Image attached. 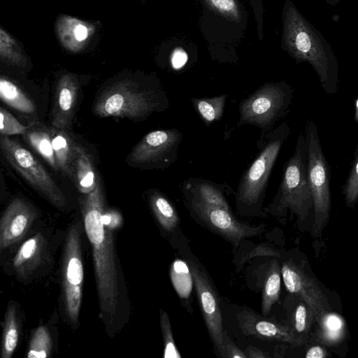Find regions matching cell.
Here are the masks:
<instances>
[{
  "instance_id": "6da1fadb",
  "label": "cell",
  "mask_w": 358,
  "mask_h": 358,
  "mask_svg": "<svg viewBox=\"0 0 358 358\" xmlns=\"http://www.w3.org/2000/svg\"><path fill=\"white\" fill-rule=\"evenodd\" d=\"M84 227L92 246L100 316L109 335L117 327L122 285L112 229L103 222L104 200L100 183L81 201Z\"/></svg>"
},
{
  "instance_id": "7a4b0ae2",
  "label": "cell",
  "mask_w": 358,
  "mask_h": 358,
  "mask_svg": "<svg viewBox=\"0 0 358 358\" xmlns=\"http://www.w3.org/2000/svg\"><path fill=\"white\" fill-rule=\"evenodd\" d=\"M282 43L297 63L311 65L327 94L338 92V65L331 45L290 1L283 13Z\"/></svg>"
},
{
  "instance_id": "3957f363",
  "label": "cell",
  "mask_w": 358,
  "mask_h": 358,
  "mask_svg": "<svg viewBox=\"0 0 358 358\" xmlns=\"http://www.w3.org/2000/svg\"><path fill=\"white\" fill-rule=\"evenodd\" d=\"M290 133L289 125L283 122L265 136L257 157L242 175L235 192L236 208L239 215L268 217L263 202L268 178L281 148Z\"/></svg>"
},
{
  "instance_id": "277c9868",
  "label": "cell",
  "mask_w": 358,
  "mask_h": 358,
  "mask_svg": "<svg viewBox=\"0 0 358 358\" xmlns=\"http://www.w3.org/2000/svg\"><path fill=\"white\" fill-rule=\"evenodd\" d=\"M307 145L305 135L297 138L294 152L285 163L280 185L272 201L265 208L268 215L282 221L287 213L303 222L313 208L307 176Z\"/></svg>"
},
{
  "instance_id": "5b68a950",
  "label": "cell",
  "mask_w": 358,
  "mask_h": 358,
  "mask_svg": "<svg viewBox=\"0 0 358 358\" xmlns=\"http://www.w3.org/2000/svg\"><path fill=\"white\" fill-rule=\"evenodd\" d=\"M169 102L165 92L122 80L107 89L96 101L94 113L100 117L141 119L166 110Z\"/></svg>"
},
{
  "instance_id": "8992f818",
  "label": "cell",
  "mask_w": 358,
  "mask_h": 358,
  "mask_svg": "<svg viewBox=\"0 0 358 358\" xmlns=\"http://www.w3.org/2000/svg\"><path fill=\"white\" fill-rule=\"evenodd\" d=\"M293 94L292 87L285 81L262 85L241 101L237 126L250 124L259 128L261 135L257 143L259 148L275 122L288 113Z\"/></svg>"
},
{
  "instance_id": "52a82bcc",
  "label": "cell",
  "mask_w": 358,
  "mask_h": 358,
  "mask_svg": "<svg viewBox=\"0 0 358 358\" xmlns=\"http://www.w3.org/2000/svg\"><path fill=\"white\" fill-rule=\"evenodd\" d=\"M305 131L307 176L314 213L312 231L315 236H320L331 210V171L322 149L318 127L313 120L307 121Z\"/></svg>"
},
{
  "instance_id": "ba28073f",
  "label": "cell",
  "mask_w": 358,
  "mask_h": 358,
  "mask_svg": "<svg viewBox=\"0 0 358 358\" xmlns=\"http://www.w3.org/2000/svg\"><path fill=\"white\" fill-rule=\"evenodd\" d=\"M176 249L192 273L198 304L214 348L223 357L224 336L227 331L224 327L222 302L216 287L204 266L192 252L187 241Z\"/></svg>"
},
{
  "instance_id": "9c48e42d",
  "label": "cell",
  "mask_w": 358,
  "mask_h": 358,
  "mask_svg": "<svg viewBox=\"0 0 358 358\" xmlns=\"http://www.w3.org/2000/svg\"><path fill=\"white\" fill-rule=\"evenodd\" d=\"M191 217L200 225L223 238L233 246V253L247 238L262 235L266 225L257 226L238 220L231 209L210 206L193 199L183 197Z\"/></svg>"
},
{
  "instance_id": "30bf717a",
  "label": "cell",
  "mask_w": 358,
  "mask_h": 358,
  "mask_svg": "<svg viewBox=\"0 0 358 358\" xmlns=\"http://www.w3.org/2000/svg\"><path fill=\"white\" fill-rule=\"evenodd\" d=\"M1 150L12 166L52 204L62 208L66 198L46 170L26 148L8 136H1Z\"/></svg>"
},
{
  "instance_id": "8fae6325",
  "label": "cell",
  "mask_w": 358,
  "mask_h": 358,
  "mask_svg": "<svg viewBox=\"0 0 358 358\" xmlns=\"http://www.w3.org/2000/svg\"><path fill=\"white\" fill-rule=\"evenodd\" d=\"M80 227L68 231L63 259V295L65 313L70 323L78 325L83 298L84 268Z\"/></svg>"
},
{
  "instance_id": "7c38bea8",
  "label": "cell",
  "mask_w": 358,
  "mask_h": 358,
  "mask_svg": "<svg viewBox=\"0 0 358 358\" xmlns=\"http://www.w3.org/2000/svg\"><path fill=\"white\" fill-rule=\"evenodd\" d=\"M182 139V134L176 129L152 131L133 148L129 161L150 169H165L176 161Z\"/></svg>"
},
{
  "instance_id": "4fadbf2b",
  "label": "cell",
  "mask_w": 358,
  "mask_h": 358,
  "mask_svg": "<svg viewBox=\"0 0 358 358\" xmlns=\"http://www.w3.org/2000/svg\"><path fill=\"white\" fill-rule=\"evenodd\" d=\"M234 310V323L244 336L264 341L282 342L294 347L303 344V338L297 336L286 324L268 318L247 307L236 306Z\"/></svg>"
},
{
  "instance_id": "5bb4252c",
  "label": "cell",
  "mask_w": 358,
  "mask_h": 358,
  "mask_svg": "<svg viewBox=\"0 0 358 358\" xmlns=\"http://www.w3.org/2000/svg\"><path fill=\"white\" fill-rule=\"evenodd\" d=\"M281 264L283 283L287 290L303 301L319 323L328 313L329 305L316 282L292 259Z\"/></svg>"
},
{
  "instance_id": "9a60e30c",
  "label": "cell",
  "mask_w": 358,
  "mask_h": 358,
  "mask_svg": "<svg viewBox=\"0 0 358 358\" xmlns=\"http://www.w3.org/2000/svg\"><path fill=\"white\" fill-rule=\"evenodd\" d=\"M35 209L23 199L13 200L0 221V250L2 252L20 241L36 217Z\"/></svg>"
},
{
  "instance_id": "2e32d148",
  "label": "cell",
  "mask_w": 358,
  "mask_h": 358,
  "mask_svg": "<svg viewBox=\"0 0 358 358\" xmlns=\"http://www.w3.org/2000/svg\"><path fill=\"white\" fill-rule=\"evenodd\" d=\"M79 85L72 74L59 78L55 94L52 112V126L60 129L70 127L73 117Z\"/></svg>"
},
{
  "instance_id": "e0dca14e",
  "label": "cell",
  "mask_w": 358,
  "mask_h": 358,
  "mask_svg": "<svg viewBox=\"0 0 358 358\" xmlns=\"http://www.w3.org/2000/svg\"><path fill=\"white\" fill-rule=\"evenodd\" d=\"M152 211L170 243L176 249L187 241L180 227L178 211L169 199L158 190H153L149 196Z\"/></svg>"
},
{
  "instance_id": "ac0fdd59",
  "label": "cell",
  "mask_w": 358,
  "mask_h": 358,
  "mask_svg": "<svg viewBox=\"0 0 358 358\" xmlns=\"http://www.w3.org/2000/svg\"><path fill=\"white\" fill-rule=\"evenodd\" d=\"M183 197H187L203 204L231 209L227 193L231 189L226 184H218L214 182L197 178H191L185 180L182 185Z\"/></svg>"
},
{
  "instance_id": "d6986e66",
  "label": "cell",
  "mask_w": 358,
  "mask_h": 358,
  "mask_svg": "<svg viewBox=\"0 0 358 358\" xmlns=\"http://www.w3.org/2000/svg\"><path fill=\"white\" fill-rule=\"evenodd\" d=\"M55 30L64 48L78 52L85 48L94 35L95 27L90 22L62 15L57 20Z\"/></svg>"
},
{
  "instance_id": "ffe728a7",
  "label": "cell",
  "mask_w": 358,
  "mask_h": 358,
  "mask_svg": "<svg viewBox=\"0 0 358 358\" xmlns=\"http://www.w3.org/2000/svg\"><path fill=\"white\" fill-rule=\"evenodd\" d=\"M46 248V240L41 232H37L22 243L13 259V267L20 278H29L39 267Z\"/></svg>"
},
{
  "instance_id": "44dd1931",
  "label": "cell",
  "mask_w": 358,
  "mask_h": 358,
  "mask_svg": "<svg viewBox=\"0 0 358 358\" xmlns=\"http://www.w3.org/2000/svg\"><path fill=\"white\" fill-rule=\"evenodd\" d=\"M260 269L262 314L267 316L279 300L281 290V264L276 257L266 262Z\"/></svg>"
},
{
  "instance_id": "7402d4cb",
  "label": "cell",
  "mask_w": 358,
  "mask_h": 358,
  "mask_svg": "<svg viewBox=\"0 0 358 358\" xmlns=\"http://www.w3.org/2000/svg\"><path fill=\"white\" fill-rule=\"evenodd\" d=\"M52 144L59 171L75 180V144L64 129L50 127Z\"/></svg>"
},
{
  "instance_id": "603a6c76",
  "label": "cell",
  "mask_w": 358,
  "mask_h": 358,
  "mask_svg": "<svg viewBox=\"0 0 358 358\" xmlns=\"http://www.w3.org/2000/svg\"><path fill=\"white\" fill-rule=\"evenodd\" d=\"M24 140L55 171H59L52 144L50 127L41 123H32L23 134Z\"/></svg>"
},
{
  "instance_id": "cb8c5ba5",
  "label": "cell",
  "mask_w": 358,
  "mask_h": 358,
  "mask_svg": "<svg viewBox=\"0 0 358 358\" xmlns=\"http://www.w3.org/2000/svg\"><path fill=\"white\" fill-rule=\"evenodd\" d=\"M74 174L78 190L85 194L92 192L99 182L89 155L78 145L75 148Z\"/></svg>"
},
{
  "instance_id": "d4e9b609",
  "label": "cell",
  "mask_w": 358,
  "mask_h": 358,
  "mask_svg": "<svg viewBox=\"0 0 358 358\" xmlns=\"http://www.w3.org/2000/svg\"><path fill=\"white\" fill-rule=\"evenodd\" d=\"M1 358H10L17 345L20 336V322L17 308L9 303L2 324Z\"/></svg>"
},
{
  "instance_id": "484cf974",
  "label": "cell",
  "mask_w": 358,
  "mask_h": 358,
  "mask_svg": "<svg viewBox=\"0 0 358 358\" xmlns=\"http://www.w3.org/2000/svg\"><path fill=\"white\" fill-rule=\"evenodd\" d=\"M170 276L176 291L183 302V306L189 310L191 306L188 300L194 282L189 266L183 259H176L173 262L170 267Z\"/></svg>"
},
{
  "instance_id": "4316f807",
  "label": "cell",
  "mask_w": 358,
  "mask_h": 358,
  "mask_svg": "<svg viewBox=\"0 0 358 358\" xmlns=\"http://www.w3.org/2000/svg\"><path fill=\"white\" fill-rule=\"evenodd\" d=\"M0 97L7 105L21 113L31 114L36 111L33 101L17 85L3 77L0 78Z\"/></svg>"
},
{
  "instance_id": "83f0119b",
  "label": "cell",
  "mask_w": 358,
  "mask_h": 358,
  "mask_svg": "<svg viewBox=\"0 0 358 358\" xmlns=\"http://www.w3.org/2000/svg\"><path fill=\"white\" fill-rule=\"evenodd\" d=\"M282 257L280 252L267 243L250 245L244 240L234 254V264L236 271L240 272L243 266L255 257Z\"/></svg>"
},
{
  "instance_id": "f1b7e54d",
  "label": "cell",
  "mask_w": 358,
  "mask_h": 358,
  "mask_svg": "<svg viewBox=\"0 0 358 358\" xmlns=\"http://www.w3.org/2000/svg\"><path fill=\"white\" fill-rule=\"evenodd\" d=\"M227 96L224 94L210 98H192L191 101L203 121L209 125L222 117Z\"/></svg>"
},
{
  "instance_id": "f546056e",
  "label": "cell",
  "mask_w": 358,
  "mask_h": 358,
  "mask_svg": "<svg viewBox=\"0 0 358 358\" xmlns=\"http://www.w3.org/2000/svg\"><path fill=\"white\" fill-rule=\"evenodd\" d=\"M27 353V358H45L50 355L52 341L48 329L37 327L33 332Z\"/></svg>"
},
{
  "instance_id": "4dcf8cb0",
  "label": "cell",
  "mask_w": 358,
  "mask_h": 358,
  "mask_svg": "<svg viewBox=\"0 0 358 358\" xmlns=\"http://www.w3.org/2000/svg\"><path fill=\"white\" fill-rule=\"evenodd\" d=\"M0 56L2 60L16 66H24L25 58L21 49L6 31L0 28Z\"/></svg>"
},
{
  "instance_id": "1f68e13d",
  "label": "cell",
  "mask_w": 358,
  "mask_h": 358,
  "mask_svg": "<svg viewBox=\"0 0 358 358\" xmlns=\"http://www.w3.org/2000/svg\"><path fill=\"white\" fill-rule=\"evenodd\" d=\"M343 194L348 206L354 207L358 203V145L343 186Z\"/></svg>"
},
{
  "instance_id": "d6a6232c",
  "label": "cell",
  "mask_w": 358,
  "mask_h": 358,
  "mask_svg": "<svg viewBox=\"0 0 358 358\" xmlns=\"http://www.w3.org/2000/svg\"><path fill=\"white\" fill-rule=\"evenodd\" d=\"M315 319L312 310L301 300L291 313V324L288 326L299 336L307 334L309 331L311 322Z\"/></svg>"
},
{
  "instance_id": "836d02e7",
  "label": "cell",
  "mask_w": 358,
  "mask_h": 358,
  "mask_svg": "<svg viewBox=\"0 0 358 358\" xmlns=\"http://www.w3.org/2000/svg\"><path fill=\"white\" fill-rule=\"evenodd\" d=\"M318 324L320 326L321 337L325 342L329 343L341 338L343 330V322L337 315L328 312Z\"/></svg>"
},
{
  "instance_id": "e575fe53",
  "label": "cell",
  "mask_w": 358,
  "mask_h": 358,
  "mask_svg": "<svg viewBox=\"0 0 358 358\" xmlns=\"http://www.w3.org/2000/svg\"><path fill=\"white\" fill-rule=\"evenodd\" d=\"M159 323L164 341V357L180 358L181 355L173 338L169 317L162 309L159 310Z\"/></svg>"
},
{
  "instance_id": "d590c367",
  "label": "cell",
  "mask_w": 358,
  "mask_h": 358,
  "mask_svg": "<svg viewBox=\"0 0 358 358\" xmlns=\"http://www.w3.org/2000/svg\"><path fill=\"white\" fill-rule=\"evenodd\" d=\"M28 127L22 125L11 113L0 108V133L1 136L24 134Z\"/></svg>"
},
{
  "instance_id": "8d00e7d4",
  "label": "cell",
  "mask_w": 358,
  "mask_h": 358,
  "mask_svg": "<svg viewBox=\"0 0 358 358\" xmlns=\"http://www.w3.org/2000/svg\"><path fill=\"white\" fill-rule=\"evenodd\" d=\"M210 7L224 16L234 20L240 19V10L236 0H205Z\"/></svg>"
},
{
  "instance_id": "74e56055",
  "label": "cell",
  "mask_w": 358,
  "mask_h": 358,
  "mask_svg": "<svg viewBox=\"0 0 358 358\" xmlns=\"http://www.w3.org/2000/svg\"><path fill=\"white\" fill-rule=\"evenodd\" d=\"M223 348V358H247L244 351L231 341L227 332L224 336Z\"/></svg>"
},
{
  "instance_id": "f35d334b",
  "label": "cell",
  "mask_w": 358,
  "mask_h": 358,
  "mask_svg": "<svg viewBox=\"0 0 358 358\" xmlns=\"http://www.w3.org/2000/svg\"><path fill=\"white\" fill-rule=\"evenodd\" d=\"M104 224L110 229H117L122 224L121 215L116 211H104L103 215Z\"/></svg>"
},
{
  "instance_id": "ab89813d",
  "label": "cell",
  "mask_w": 358,
  "mask_h": 358,
  "mask_svg": "<svg viewBox=\"0 0 358 358\" xmlns=\"http://www.w3.org/2000/svg\"><path fill=\"white\" fill-rule=\"evenodd\" d=\"M186 52L180 48L174 50L171 55V62L173 69L178 70L182 68L187 61Z\"/></svg>"
},
{
  "instance_id": "60d3db41",
  "label": "cell",
  "mask_w": 358,
  "mask_h": 358,
  "mask_svg": "<svg viewBox=\"0 0 358 358\" xmlns=\"http://www.w3.org/2000/svg\"><path fill=\"white\" fill-rule=\"evenodd\" d=\"M244 352L247 358H267L270 357V355L266 354L264 351L255 346L249 345L248 346Z\"/></svg>"
},
{
  "instance_id": "b9f144b4",
  "label": "cell",
  "mask_w": 358,
  "mask_h": 358,
  "mask_svg": "<svg viewBox=\"0 0 358 358\" xmlns=\"http://www.w3.org/2000/svg\"><path fill=\"white\" fill-rule=\"evenodd\" d=\"M327 356V352L319 345L310 348L306 353V358H324Z\"/></svg>"
},
{
  "instance_id": "7bdbcfd3",
  "label": "cell",
  "mask_w": 358,
  "mask_h": 358,
  "mask_svg": "<svg viewBox=\"0 0 358 358\" xmlns=\"http://www.w3.org/2000/svg\"><path fill=\"white\" fill-rule=\"evenodd\" d=\"M355 117L356 121L358 123V99H357V101L355 102Z\"/></svg>"
},
{
  "instance_id": "ee69618b",
  "label": "cell",
  "mask_w": 358,
  "mask_h": 358,
  "mask_svg": "<svg viewBox=\"0 0 358 358\" xmlns=\"http://www.w3.org/2000/svg\"><path fill=\"white\" fill-rule=\"evenodd\" d=\"M324 1H327L329 4L334 6V5L337 4L341 0H324Z\"/></svg>"
}]
</instances>
